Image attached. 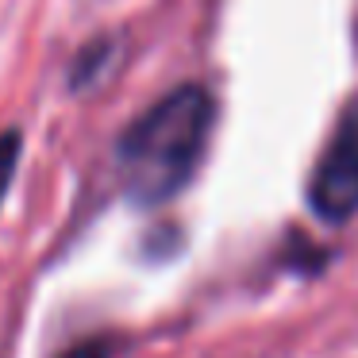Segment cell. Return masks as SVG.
I'll use <instances>...</instances> for the list:
<instances>
[{
    "mask_svg": "<svg viewBox=\"0 0 358 358\" xmlns=\"http://www.w3.org/2000/svg\"><path fill=\"white\" fill-rule=\"evenodd\" d=\"M212 124L216 101L204 85H181L150 104L116 147V170L127 201L139 208L173 201L193 181L208 150Z\"/></svg>",
    "mask_w": 358,
    "mask_h": 358,
    "instance_id": "obj_1",
    "label": "cell"
},
{
    "mask_svg": "<svg viewBox=\"0 0 358 358\" xmlns=\"http://www.w3.org/2000/svg\"><path fill=\"white\" fill-rule=\"evenodd\" d=\"M312 212L327 224H343L358 212V104L347 108L339 131L320 155L308 185Z\"/></svg>",
    "mask_w": 358,
    "mask_h": 358,
    "instance_id": "obj_2",
    "label": "cell"
},
{
    "mask_svg": "<svg viewBox=\"0 0 358 358\" xmlns=\"http://www.w3.org/2000/svg\"><path fill=\"white\" fill-rule=\"evenodd\" d=\"M20 150H24L20 131H0V204H4V196H8V189H12V178H16Z\"/></svg>",
    "mask_w": 358,
    "mask_h": 358,
    "instance_id": "obj_3",
    "label": "cell"
},
{
    "mask_svg": "<svg viewBox=\"0 0 358 358\" xmlns=\"http://www.w3.org/2000/svg\"><path fill=\"white\" fill-rule=\"evenodd\" d=\"M62 358H104V355L96 347H73V350H66Z\"/></svg>",
    "mask_w": 358,
    "mask_h": 358,
    "instance_id": "obj_4",
    "label": "cell"
}]
</instances>
